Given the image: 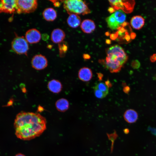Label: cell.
Listing matches in <instances>:
<instances>
[{"instance_id":"3957f363","label":"cell","mask_w":156,"mask_h":156,"mask_svg":"<svg viewBox=\"0 0 156 156\" xmlns=\"http://www.w3.org/2000/svg\"><path fill=\"white\" fill-rule=\"evenodd\" d=\"M63 7L70 14L85 15L90 13V10L84 1L81 0H67L63 1Z\"/></svg>"},{"instance_id":"cb8c5ba5","label":"cell","mask_w":156,"mask_h":156,"mask_svg":"<svg viewBox=\"0 0 156 156\" xmlns=\"http://www.w3.org/2000/svg\"><path fill=\"white\" fill-rule=\"evenodd\" d=\"M53 3V5L55 7H59L60 5V2H59L60 1L54 0V1H51Z\"/></svg>"},{"instance_id":"e0dca14e","label":"cell","mask_w":156,"mask_h":156,"mask_svg":"<svg viewBox=\"0 0 156 156\" xmlns=\"http://www.w3.org/2000/svg\"><path fill=\"white\" fill-rule=\"evenodd\" d=\"M68 24L70 27L76 28L80 24L81 19L78 15L75 14H70L67 20Z\"/></svg>"},{"instance_id":"ac0fdd59","label":"cell","mask_w":156,"mask_h":156,"mask_svg":"<svg viewBox=\"0 0 156 156\" xmlns=\"http://www.w3.org/2000/svg\"><path fill=\"white\" fill-rule=\"evenodd\" d=\"M55 105L58 111L64 112L67 110L68 109L69 103L67 99L62 98L56 101Z\"/></svg>"},{"instance_id":"4dcf8cb0","label":"cell","mask_w":156,"mask_h":156,"mask_svg":"<svg viewBox=\"0 0 156 156\" xmlns=\"http://www.w3.org/2000/svg\"><path fill=\"white\" fill-rule=\"evenodd\" d=\"M15 156H25L24 155L21 154H18L16 155Z\"/></svg>"},{"instance_id":"1f68e13d","label":"cell","mask_w":156,"mask_h":156,"mask_svg":"<svg viewBox=\"0 0 156 156\" xmlns=\"http://www.w3.org/2000/svg\"><path fill=\"white\" fill-rule=\"evenodd\" d=\"M105 35L107 36H108L109 35H110V34L109 32H107L105 33Z\"/></svg>"},{"instance_id":"8992f818","label":"cell","mask_w":156,"mask_h":156,"mask_svg":"<svg viewBox=\"0 0 156 156\" xmlns=\"http://www.w3.org/2000/svg\"><path fill=\"white\" fill-rule=\"evenodd\" d=\"M112 7L115 10L121 9L125 12L129 13L132 11L133 5V1L125 0H109Z\"/></svg>"},{"instance_id":"484cf974","label":"cell","mask_w":156,"mask_h":156,"mask_svg":"<svg viewBox=\"0 0 156 156\" xmlns=\"http://www.w3.org/2000/svg\"><path fill=\"white\" fill-rule=\"evenodd\" d=\"M83 57L85 60H88L90 58V56L87 54H84L83 55Z\"/></svg>"},{"instance_id":"277c9868","label":"cell","mask_w":156,"mask_h":156,"mask_svg":"<svg viewBox=\"0 0 156 156\" xmlns=\"http://www.w3.org/2000/svg\"><path fill=\"white\" fill-rule=\"evenodd\" d=\"M16 13H29L34 11L38 6L36 0H16Z\"/></svg>"},{"instance_id":"ffe728a7","label":"cell","mask_w":156,"mask_h":156,"mask_svg":"<svg viewBox=\"0 0 156 156\" xmlns=\"http://www.w3.org/2000/svg\"><path fill=\"white\" fill-rule=\"evenodd\" d=\"M113 14L116 20L120 26L125 22L126 19L125 12L121 10H119Z\"/></svg>"},{"instance_id":"9a60e30c","label":"cell","mask_w":156,"mask_h":156,"mask_svg":"<svg viewBox=\"0 0 156 156\" xmlns=\"http://www.w3.org/2000/svg\"><path fill=\"white\" fill-rule=\"evenodd\" d=\"M42 15L45 20L48 21H52L57 18V13L54 8H48L45 9L43 11Z\"/></svg>"},{"instance_id":"4316f807","label":"cell","mask_w":156,"mask_h":156,"mask_svg":"<svg viewBox=\"0 0 156 156\" xmlns=\"http://www.w3.org/2000/svg\"><path fill=\"white\" fill-rule=\"evenodd\" d=\"M108 11L110 13H112L114 12H115V10L113 8L111 7H110L108 8Z\"/></svg>"},{"instance_id":"5bb4252c","label":"cell","mask_w":156,"mask_h":156,"mask_svg":"<svg viewBox=\"0 0 156 156\" xmlns=\"http://www.w3.org/2000/svg\"><path fill=\"white\" fill-rule=\"evenodd\" d=\"M47 87L49 90L54 93H58L61 91L62 86L60 81L56 79H53L48 83Z\"/></svg>"},{"instance_id":"5b68a950","label":"cell","mask_w":156,"mask_h":156,"mask_svg":"<svg viewBox=\"0 0 156 156\" xmlns=\"http://www.w3.org/2000/svg\"><path fill=\"white\" fill-rule=\"evenodd\" d=\"M12 48L16 53L27 55L29 49L28 42L23 36H16L11 43Z\"/></svg>"},{"instance_id":"4fadbf2b","label":"cell","mask_w":156,"mask_h":156,"mask_svg":"<svg viewBox=\"0 0 156 156\" xmlns=\"http://www.w3.org/2000/svg\"><path fill=\"white\" fill-rule=\"evenodd\" d=\"M124 118L128 123H132L135 122L138 118L137 112L134 110L129 109L127 110L124 113Z\"/></svg>"},{"instance_id":"f1b7e54d","label":"cell","mask_w":156,"mask_h":156,"mask_svg":"<svg viewBox=\"0 0 156 156\" xmlns=\"http://www.w3.org/2000/svg\"><path fill=\"white\" fill-rule=\"evenodd\" d=\"M98 78H99V79L100 80H101L102 79V78L103 77V75L101 73H98Z\"/></svg>"},{"instance_id":"ba28073f","label":"cell","mask_w":156,"mask_h":156,"mask_svg":"<svg viewBox=\"0 0 156 156\" xmlns=\"http://www.w3.org/2000/svg\"><path fill=\"white\" fill-rule=\"evenodd\" d=\"M31 65L34 69L40 70L46 68L48 65V61L46 57L41 55L34 56L31 61Z\"/></svg>"},{"instance_id":"6da1fadb","label":"cell","mask_w":156,"mask_h":156,"mask_svg":"<svg viewBox=\"0 0 156 156\" xmlns=\"http://www.w3.org/2000/svg\"><path fill=\"white\" fill-rule=\"evenodd\" d=\"M46 120L40 114L22 112L16 116L14 122L15 134L23 140H31L40 135L46 128Z\"/></svg>"},{"instance_id":"d6986e66","label":"cell","mask_w":156,"mask_h":156,"mask_svg":"<svg viewBox=\"0 0 156 156\" xmlns=\"http://www.w3.org/2000/svg\"><path fill=\"white\" fill-rule=\"evenodd\" d=\"M108 27L112 30L118 29L120 26L116 20L114 14H112L106 19Z\"/></svg>"},{"instance_id":"8fae6325","label":"cell","mask_w":156,"mask_h":156,"mask_svg":"<svg viewBox=\"0 0 156 156\" xmlns=\"http://www.w3.org/2000/svg\"><path fill=\"white\" fill-rule=\"evenodd\" d=\"M78 76L80 80L84 81H88L92 79V73L90 68L83 67L79 70Z\"/></svg>"},{"instance_id":"7402d4cb","label":"cell","mask_w":156,"mask_h":156,"mask_svg":"<svg viewBox=\"0 0 156 156\" xmlns=\"http://www.w3.org/2000/svg\"><path fill=\"white\" fill-rule=\"evenodd\" d=\"M103 92L107 95L109 91V87L103 82H100L98 83L94 87Z\"/></svg>"},{"instance_id":"f546056e","label":"cell","mask_w":156,"mask_h":156,"mask_svg":"<svg viewBox=\"0 0 156 156\" xmlns=\"http://www.w3.org/2000/svg\"><path fill=\"white\" fill-rule=\"evenodd\" d=\"M105 42L107 44H109L111 43V42L110 40L107 39L106 40Z\"/></svg>"},{"instance_id":"7c38bea8","label":"cell","mask_w":156,"mask_h":156,"mask_svg":"<svg viewBox=\"0 0 156 156\" xmlns=\"http://www.w3.org/2000/svg\"><path fill=\"white\" fill-rule=\"evenodd\" d=\"M81 27L84 32L89 34L92 32L94 30L96 26L93 21L86 19L82 21L81 25Z\"/></svg>"},{"instance_id":"30bf717a","label":"cell","mask_w":156,"mask_h":156,"mask_svg":"<svg viewBox=\"0 0 156 156\" xmlns=\"http://www.w3.org/2000/svg\"><path fill=\"white\" fill-rule=\"evenodd\" d=\"M65 37V34L62 30L56 28L52 31L51 34V39L53 43L59 44L63 41Z\"/></svg>"},{"instance_id":"603a6c76","label":"cell","mask_w":156,"mask_h":156,"mask_svg":"<svg viewBox=\"0 0 156 156\" xmlns=\"http://www.w3.org/2000/svg\"><path fill=\"white\" fill-rule=\"evenodd\" d=\"M94 94L96 97L99 99H103L106 96V95L102 92L94 87Z\"/></svg>"},{"instance_id":"7a4b0ae2","label":"cell","mask_w":156,"mask_h":156,"mask_svg":"<svg viewBox=\"0 0 156 156\" xmlns=\"http://www.w3.org/2000/svg\"><path fill=\"white\" fill-rule=\"evenodd\" d=\"M106 52V58L99 62L112 73L119 72L127 60L125 51L120 46L115 45L107 49Z\"/></svg>"},{"instance_id":"83f0119b","label":"cell","mask_w":156,"mask_h":156,"mask_svg":"<svg viewBox=\"0 0 156 156\" xmlns=\"http://www.w3.org/2000/svg\"><path fill=\"white\" fill-rule=\"evenodd\" d=\"M105 83L108 87H110L112 86V84L110 83L109 81H106L105 82Z\"/></svg>"},{"instance_id":"9c48e42d","label":"cell","mask_w":156,"mask_h":156,"mask_svg":"<svg viewBox=\"0 0 156 156\" xmlns=\"http://www.w3.org/2000/svg\"><path fill=\"white\" fill-rule=\"evenodd\" d=\"M41 35L37 29L33 28L28 30L25 34V38L27 42L31 44L39 42L41 39Z\"/></svg>"},{"instance_id":"d4e9b609","label":"cell","mask_w":156,"mask_h":156,"mask_svg":"<svg viewBox=\"0 0 156 156\" xmlns=\"http://www.w3.org/2000/svg\"><path fill=\"white\" fill-rule=\"evenodd\" d=\"M130 90V88L128 86H126L123 89L124 92L126 93H128L129 91Z\"/></svg>"},{"instance_id":"2e32d148","label":"cell","mask_w":156,"mask_h":156,"mask_svg":"<svg viewBox=\"0 0 156 156\" xmlns=\"http://www.w3.org/2000/svg\"><path fill=\"white\" fill-rule=\"evenodd\" d=\"M144 19L140 16H133L130 21V24L132 27L136 29L141 28L144 24Z\"/></svg>"},{"instance_id":"52a82bcc","label":"cell","mask_w":156,"mask_h":156,"mask_svg":"<svg viewBox=\"0 0 156 156\" xmlns=\"http://www.w3.org/2000/svg\"><path fill=\"white\" fill-rule=\"evenodd\" d=\"M16 0L0 1V13L12 14L16 12Z\"/></svg>"},{"instance_id":"44dd1931","label":"cell","mask_w":156,"mask_h":156,"mask_svg":"<svg viewBox=\"0 0 156 156\" xmlns=\"http://www.w3.org/2000/svg\"><path fill=\"white\" fill-rule=\"evenodd\" d=\"M68 45L66 42L62 41L58 44V48L60 56L63 57L65 55L68 49Z\"/></svg>"}]
</instances>
